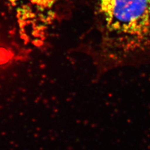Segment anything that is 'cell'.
Returning a JSON list of instances; mask_svg holds the SVG:
<instances>
[{"label":"cell","instance_id":"1","mask_svg":"<svg viewBox=\"0 0 150 150\" xmlns=\"http://www.w3.org/2000/svg\"><path fill=\"white\" fill-rule=\"evenodd\" d=\"M92 55L101 70L123 65L150 48V0H99Z\"/></svg>","mask_w":150,"mask_h":150},{"label":"cell","instance_id":"2","mask_svg":"<svg viewBox=\"0 0 150 150\" xmlns=\"http://www.w3.org/2000/svg\"><path fill=\"white\" fill-rule=\"evenodd\" d=\"M38 11L45 12L52 9L57 0H28Z\"/></svg>","mask_w":150,"mask_h":150}]
</instances>
